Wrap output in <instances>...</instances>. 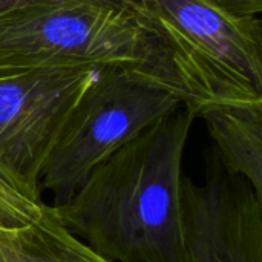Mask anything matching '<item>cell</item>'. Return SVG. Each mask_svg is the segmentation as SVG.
<instances>
[{"label":"cell","instance_id":"8","mask_svg":"<svg viewBox=\"0 0 262 262\" xmlns=\"http://www.w3.org/2000/svg\"><path fill=\"white\" fill-rule=\"evenodd\" d=\"M198 117L226 172L244 178L262 198V103L209 106Z\"/></svg>","mask_w":262,"mask_h":262},{"label":"cell","instance_id":"10","mask_svg":"<svg viewBox=\"0 0 262 262\" xmlns=\"http://www.w3.org/2000/svg\"><path fill=\"white\" fill-rule=\"evenodd\" d=\"M34 2H41V0H0V11L14 8V6H20V5H26V3H34ZM100 2H121V0H100Z\"/></svg>","mask_w":262,"mask_h":262},{"label":"cell","instance_id":"2","mask_svg":"<svg viewBox=\"0 0 262 262\" xmlns=\"http://www.w3.org/2000/svg\"><path fill=\"white\" fill-rule=\"evenodd\" d=\"M75 66L144 69L173 83L135 0H41L0 11V71Z\"/></svg>","mask_w":262,"mask_h":262},{"label":"cell","instance_id":"7","mask_svg":"<svg viewBox=\"0 0 262 262\" xmlns=\"http://www.w3.org/2000/svg\"><path fill=\"white\" fill-rule=\"evenodd\" d=\"M0 262H112L74 235L52 204L0 177Z\"/></svg>","mask_w":262,"mask_h":262},{"label":"cell","instance_id":"6","mask_svg":"<svg viewBox=\"0 0 262 262\" xmlns=\"http://www.w3.org/2000/svg\"><path fill=\"white\" fill-rule=\"evenodd\" d=\"M186 262H262V198L210 158L204 183L183 177Z\"/></svg>","mask_w":262,"mask_h":262},{"label":"cell","instance_id":"3","mask_svg":"<svg viewBox=\"0 0 262 262\" xmlns=\"http://www.w3.org/2000/svg\"><path fill=\"white\" fill-rule=\"evenodd\" d=\"M157 32L184 106L262 103L261 18L235 17L209 0H135Z\"/></svg>","mask_w":262,"mask_h":262},{"label":"cell","instance_id":"5","mask_svg":"<svg viewBox=\"0 0 262 262\" xmlns=\"http://www.w3.org/2000/svg\"><path fill=\"white\" fill-rule=\"evenodd\" d=\"M100 71L92 66L0 71L2 178L31 198H43V164Z\"/></svg>","mask_w":262,"mask_h":262},{"label":"cell","instance_id":"9","mask_svg":"<svg viewBox=\"0 0 262 262\" xmlns=\"http://www.w3.org/2000/svg\"><path fill=\"white\" fill-rule=\"evenodd\" d=\"M220 9L241 18H261L262 0H209Z\"/></svg>","mask_w":262,"mask_h":262},{"label":"cell","instance_id":"1","mask_svg":"<svg viewBox=\"0 0 262 262\" xmlns=\"http://www.w3.org/2000/svg\"><path fill=\"white\" fill-rule=\"evenodd\" d=\"M195 118L180 106L146 127L54 206L60 221L112 262H186L183 158Z\"/></svg>","mask_w":262,"mask_h":262},{"label":"cell","instance_id":"4","mask_svg":"<svg viewBox=\"0 0 262 262\" xmlns=\"http://www.w3.org/2000/svg\"><path fill=\"white\" fill-rule=\"evenodd\" d=\"M184 106L167 78L144 69L106 68L78 101L51 149L40 190L66 203L88 175L152 123Z\"/></svg>","mask_w":262,"mask_h":262}]
</instances>
